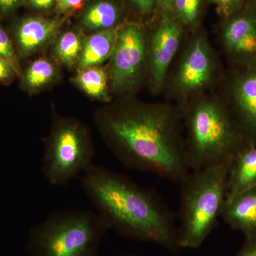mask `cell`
Wrapping results in <instances>:
<instances>
[{
    "mask_svg": "<svg viewBox=\"0 0 256 256\" xmlns=\"http://www.w3.org/2000/svg\"><path fill=\"white\" fill-rule=\"evenodd\" d=\"M222 95L248 142L256 144V68L236 69Z\"/></svg>",
    "mask_w": 256,
    "mask_h": 256,
    "instance_id": "8fae6325",
    "label": "cell"
},
{
    "mask_svg": "<svg viewBox=\"0 0 256 256\" xmlns=\"http://www.w3.org/2000/svg\"><path fill=\"white\" fill-rule=\"evenodd\" d=\"M230 163L190 170L180 182V248L201 247L216 226L227 194Z\"/></svg>",
    "mask_w": 256,
    "mask_h": 256,
    "instance_id": "277c9868",
    "label": "cell"
},
{
    "mask_svg": "<svg viewBox=\"0 0 256 256\" xmlns=\"http://www.w3.org/2000/svg\"><path fill=\"white\" fill-rule=\"evenodd\" d=\"M42 172L52 186H65L94 164L95 149L87 130L72 120L56 121L46 140Z\"/></svg>",
    "mask_w": 256,
    "mask_h": 256,
    "instance_id": "8992f818",
    "label": "cell"
},
{
    "mask_svg": "<svg viewBox=\"0 0 256 256\" xmlns=\"http://www.w3.org/2000/svg\"><path fill=\"white\" fill-rule=\"evenodd\" d=\"M220 217L246 238L256 235V186L232 196H226Z\"/></svg>",
    "mask_w": 256,
    "mask_h": 256,
    "instance_id": "7c38bea8",
    "label": "cell"
},
{
    "mask_svg": "<svg viewBox=\"0 0 256 256\" xmlns=\"http://www.w3.org/2000/svg\"><path fill=\"white\" fill-rule=\"evenodd\" d=\"M16 75L12 67L5 60L0 58V82L8 84L14 79Z\"/></svg>",
    "mask_w": 256,
    "mask_h": 256,
    "instance_id": "603a6c76",
    "label": "cell"
},
{
    "mask_svg": "<svg viewBox=\"0 0 256 256\" xmlns=\"http://www.w3.org/2000/svg\"><path fill=\"white\" fill-rule=\"evenodd\" d=\"M222 44L229 62L236 69L256 68V12L244 10L226 20Z\"/></svg>",
    "mask_w": 256,
    "mask_h": 256,
    "instance_id": "30bf717a",
    "label": "cell"
},
{
    "mask_svg": "<svg viewBox=\"0 0 256 256\" xmlns=\"http://www.w3.org/2000/svg\"><path fill=\"white\" fill-rule=\"evenodd\" d=\"M108 230L97 212L55 210L32 228L26 247L30 256H97Z\"/></svg>",
    "mask_w": 256,
    "mask_h": 256,
    "instance_id": "5b68a950",
    "label": "cell"
},
{
    "mask_svg": "<svg viewBox=\"0 0 256 256\" xmlns=\"http://www.w3.org/2000/svg\"><path fill=\"white\" fill-rule=\"evenodd\" d=\"M131 2L144 14H150L156 4V0H131Z\"/></svg>",
    "mask_w": 256,
    "mask_h": 256,
    "instance_id": "d4e9b609",
    "label": "cell"
},
{
    "mask_svg": "<svg viewBox=\"0 0 256 256\" xmlns=\"http://www.w3.org/2000/svg\"><path fill=\"white\" fill-rule=\"evenodd\" d=\"M238 256H256V235L246 238L245 246Z\"/></svg>",
    "mask_w": 256,
    "mask_h": 256,
    "instance_id": "484cf974",
    "label": "cell"
},
{
    "mask_svg": "<svg viewBox=\"0 0 256 256\" xmlns=\"http://www.w3.org/2000/svg\"><path fill=\"white\" fill-rule=\"evenodd\" d=\"M119 18V10L116 4L108 1H101L86 10L82 22L87 30L102 32L116 28Z\"/></svg>",
    "mask_w": 256,
    "mask_h": 256,
    "instance_id": "2e32d148",
    "label": "cell"
},
{
    "mask_svg": "<svg viewBox=\"0 0 256 256\" xmlns=\"http://www.w3.org/2000/svg\"><path fill=\"white\" fill-rule=\"evenodd\" d=\"M216 6L220 16L228 20L234 14L242 11L245 0H208Z\"/></svg>",
    "mask_w": 256,
    "mask_h": 256,
    "instance_id": "7402d4cb",
    "label": "cell"
},
{
    "mask_svg": "<svg viewBox=\"0 0 256 256\" xmlns=\"http://www.w3.org/2000/svg\"></svg>",
    "mask_w": 256,
    "mask_h": 256,
    "instance_id": "4dcf8cb0",
    "label": "cell"
},
{
    "mask_svg": "<svg viewBox=\"0 0 256 256\" xmlns=\"http://www.w3.org/2000/svg\"><path fill=\"white\" fill-rule=\"evenodd\" d=\"M184 35V25L173 12L163 13L156 30L148 40V70L152 90H164L171 66Z\"/></svg>",
    "mask_w": 256,
    "mask_h": 256,
    "instance_id": "9c48e42d",
    "label": "cell"
},
{
    "mask_svg": "<svg viewBox=\"0 0 256 256\" xmlns=\"http://www.w3.org/2000/svg\"><path fill=\"white\" fill-rule=\"evenodd\" d=\"M80 185L110 230L171 252L181 248L174 215L153 190L95 164L80 176Z\"/></svg>",
    "mask_w": 256,
    "mask_h": 256,
    "instance_id": "7a4b0ae2",
    "label": "cell"
},
{
    "mask_svg": "<svg viewBox=\"0 0 256 256\" xmlns=\"http://www.w3.org/2000/svg\"><path fill=\"white\" fill-rule=\"evenodd\" d=\"M185 152L190 170L232 163L250 146L222 95L206 92L183 108Z\"/></svg>",
    "mask_w": 256,
    "mask_h": 256,
    "instance_id": "3957f363",
    "label": "cell"
},
{
    "mask_svg": "<svg viewBox=\"0 0 256 256\" xmlns=\"http://www.w3.org/2000/svg\"><path fill=\"white\" fill-rule=\"evenodd\" d=\"M148 38L142 26L120 28L110 58V80L114 92H131L138 86L148 68Z\"/></svg>",
    "mask_w": 256,
    "mask_h": 256,
    "instance_id": "ba28073f",
    "label": "cell"
},
{
    "mask_svg": "<svg viewBox=\"0 0 256 256\" xmlns=\"http://www.w3.org/2000/svg\"><path fill=\"white\" fill-rule=\"evenodd\" d=\"M120 28L98 32L84 42L78 66L80 69L98 66L110 58L116 46Z\"/></svg>",
    "mask_w": 256,
    "mask_h": 256,
    "instance_id": "9a60e30c",
    "label": "cell"
},
{
    "mask_svg": "<svg viewBox=\"0 0 256 256\" xmlns=\"http://www.w3.org/2000/svg\"><path fill=\"white\" fill-rule=\"evenodd\" d=\"M223 79L222 64L210 40L197 34L190 38L176 68L168 75L164 90L183 108L192 99L212 92Z\"/></svg>",
    "mask_w": 256,
    "mask_h": 256,
    "instance_id": "52a82bcc",
    "label": "cell"
},
{
    "mask_svg": "<svg viewBox=\"0 0 256 256\" xmlns=\"http://www.w3.org/2000/svg\"><path fill=\"white\" fill-rule=\"evenodd\" d=\"M174 0H156V4L163 13L172 12Z\"/></svg>",
    "mask_w": 256,
    "mask_h": 256,
    "instance_id": "f1b7e54d",
    "label": "cell"
},
{
    "mask_svg": "<svg viewBox=\"0 0 256 256\" xmlns=\"http://www.w3.org/2000/svg\"><path fill=\"white\" fill-rule=\"evenodd\" d=\"M252 8H255L256 6V0H248Z\"/></svg>",
    "mask_w": 256,
    "mask_h": 256,
    "instance_id": "f546056e",
    "label": "cell"
},
{
    "mask_svg": "<svg viewBox=\"0 0 256 256\" xmlns=\"http://www.w3.org/2000/svg\"><path fill=\"white\" fill-rule=\"evenodd\" d=\"M84 42L80 34L75 32H67L58 40L56 54L62 64L72 66L80 60Z\"/></svg>",
    "mask_w": 256,
    "mask_h": 256,
    "instance_id": "ac0fdd59",
    "label": "cell"
},
{
    "mask_svg": "<svg viewBox=\"0 0 256 256\" xmlns=\"http://www.w3.org/2000/svg\"><path fill=\"white\" fill-rule=\"evenodd\" d=\"M0 58L10 64L16 75H21V66L14 44L4 28L0 26Z\"/></svg>",
    "mask_w": 256,
    "mask_h": 256,
    "instance_id": "44dd1931",
    "label": "cell"
},
{
    "mask_svg": "<svg viewBox=\"0 0 256 256\" xmlns=\"http://www.w3.org/2000/svg\"><path fill=\"white\" fill-rule=\"evenodd\" d=\"M98 124L114 156L128 169L178 183L190 172L183 109L176 104L117 106L101 114Z\"/></svg>",
    "mask_w": 256,
    "mask_h": 256,
    "instance_id": "6da1fadb",
    "label": "cell"
},
{
    "mask_svg": "<svg viewBox=\"0 0 256 256\" xmlns=\"http://www.w3.org/2000/svg\"><path fill=\"white\" fill-rule=\"evenodd\" d=\"M56 68L50 60L41 58L35 60L24 74L25 86L30 90H35L46 86L55 78Z\"/></svg>",
    "mask_w": 256,
    "mask_h": 256,
    "instance_id": "d6986e66",
    "label": "cell"
},
{
    "mask_svg": "<svg viewBox=\"0 0 256 256\" xmlns=\"http://www.w3.org/2000/svg\"><path fill=\"white\" fill-rule=\"evenodd\" d=\"M108 77L104 68L95 66L80 69L74 82L88 95L99 100L108 102Z\"/></svg>",
    "mask_w": 256,
    "mask_h": 256,
    "instance_id": "e0dca14e",
    "label": "cell"
},
{
    "mask_svg": "<svg viewBox=\"0 0 256 256\" xmlns=\"http://www.w3.org/2000/svg\"><path fill=\"white\" fill-rule=\"evenodd\" d=\"M22 0H0V12H11L18 6Z\"/></svg>",
    "mask_w": 256,
    "mask_h": 256,
    "instance_id": "4316f807",
    "label": "cell"
},
{
    "mask_svg": "<svg viewBox=\"0 0 256 256\" xmlns=\"http://www.w3.org/2000/svg\"><path fill=\"white\" fill-rule=\"evenodd\" d=\"M256 186V144L246 146L232 162L227 178L226 196Z\"/></svg>",
    "mask_w": 256,
    "mask_h": 256,
    "instance_id": "5bb4252c",
    "label": "cell"
},
{
    "mask_svg": "<svg viewBox=\"0 0 256 256\" xmlns=\"http://www.w3.org/2000/svg\"><path fill=\"white\" fill-rule=\"evenodd\" d=\"M55 1L56 0H28V3L35 9L46 10L54 6Z\"/></svg>",
    "mask_w": 256,
    "mask_h": 256,
    "instance_id": "83f0119b",
    "label": "cell"
},
{
    "mask_svg": "<svg viewBox=\"0 0 256 256\" xmlns=\"http://www.w3.org/2000/svg\"><path fill=\"white\" fill-rule=\"evenodd\" d=\"M60 26L56 20L38 18L23 20L14 32L20 53L28 56L40 50L54 36Z\"/></svg>",
    "mask_w": 256,
    "mask_h": 256,
    "instance_id": "4fadbf2b",
    "label": "cell"
},
{
    "mask_svg": "<svg viewBox=\"0 0 256 256\" xmlns=\"http://www.w3.org/2000/svg\"><path fill=\"white\" fill-rule=\"evenodd\" d=\"M202 0H174L172 12L184 26L193 28L200 16Z\"/></svg>",
    "mask_w": 256,
    "mask_h": 256,
    "instance_id": "ffe728a7",
    "label": "cell"
},
{
    "mask_svg": "<svg viewBox=\"0 0 256 256\" xmlns=\"http://www.w3.org/2000/svg\"><path fill=\"white\" fill-rule=\"evenodd\" d=\"M84 0H57L58 9L60 12H66L70 10H76L82 6Z\"/></svg>",
    "mask_w": 256,
    "mask_h": 256,
    "instance_id": "cb8c5ba5",
    "label": "cell"
}]
</instances>
